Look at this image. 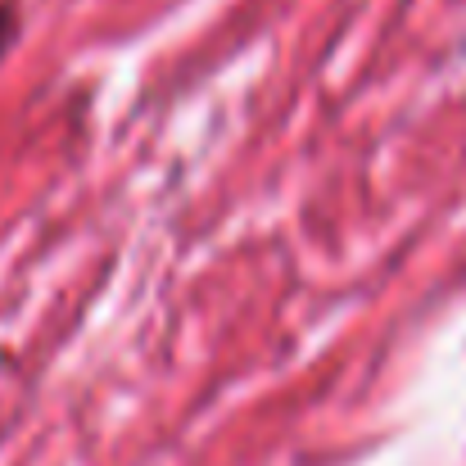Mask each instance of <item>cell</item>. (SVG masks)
<instances>
[{
	"instance_id": "1",
	"label": "cell",
	"mask_w": 466,
	"mask_h": 466,
	"mask_svg": "<svg viewBox=\"0 0 466 466\" xmlns=\"http://www.w3.org/2000/svg\"><path fill=\"white\" fill-rule=\"evenodd\" d=\"M14 36H18V9L14 5H0V59H5V50H9Z\"/></svg>"
}]
</instances>
